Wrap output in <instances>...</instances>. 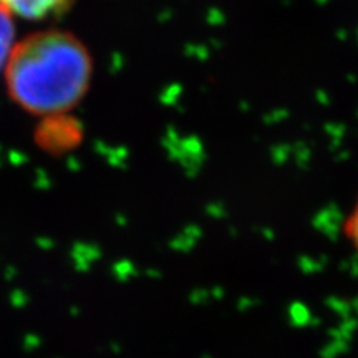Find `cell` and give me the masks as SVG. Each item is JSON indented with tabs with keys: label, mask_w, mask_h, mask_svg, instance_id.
<instances>
[{
	"label": "cell",
	"mask_w": 358,
	"mask_h": 358,
	"mask_svg": "<svg viewBox=\"0 0 358 358\" xmlns=\"http://www.w3.org/2000/svg\"><path fill=\"white\" fill-rule=\"evenodd\" d=\"M342 231L347 244L350 245L353 254L358 259V198L352 204L350 211H348L345 221L342 224Z\"/></svg>",
	"instance_id": "obj_4"
},
{
	"label": "cell",
	"mask_w": 358,
	"mask_h": 358,
	"mask_svg": "<svg viewBox=\"0 0 358 358\" xmlns=\"http://www.w3.org/2000/svg\"><path fill=\"white\" fill-rule=\"evenodd\" d=\"M13 43H15L13 17L6 10V8L0 6V70L6 66Z\"/></svg>",
	"instance_id": "obj_3"
},
{
	"label": "cell",
	"mask_w": 358,
	"mask_h": 358,
	"mask_svg": "<svg viewBox=\"0 0 358 358\" xmlns=\"http://www.w3.org/2000/svg\"><path fill=\"white\" fill-rule=\"evenodd\" d=\"M71 0H0V6L12 17L42 20L64 12Z\"/></svg>",
	"instance_id": "obj_2"
},
{
	"label": "cell",
	"mask_w": 358,
	"mask_h": 358,
	"mask_svg": "<svg viewBox=\"0 0 358 358\" xmlns=\"http://www.w3.org/2000/svg\"><path fill=\"white\" fill-rule=\"evenodd\" d=\"M13 101L34 115L70 111L92 82L93 62L87 47L69 32L43 30L15 42L6 66Z\"/></svg>",
	"instance_id": "obj_1"
}]
</instances>
